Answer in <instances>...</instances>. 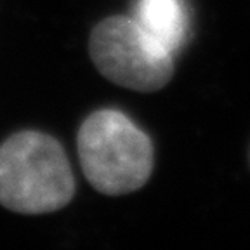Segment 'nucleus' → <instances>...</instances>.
<instances>
[{
    "instance_id": "nucleus-1",
    "label": "nucleus",
    "mask_w": 250,
    "mask_h": 250,
    "mask_svg": "<svg viewBox=\"0 0 250 250\" xmlns=\"http://www.w3.org/2000/svg\"><path fill=\"white\" fill-rule=\"evenodd\" d=\"M75 179L61 143L40 130H20L0 145V205L16 214L66 207Z\"/></svg>"
},
{
    "instance_id": "nucleus-2",
    "label": "nucleus",
    "mask_w": 250,
    "mask_h": 250,
    "mask_svg": "<svg viewBox=\"0 0 250 250\" xmlns=\"http://www.w3.org/2000/svg\"><path fill=\"white\" fill-rule=\"evenodd\" d=\"M77 149L87 181L103 195L137 191L153 172L149 137L117 109L89 115L78 130Z\"/></svg>"
},
{
    "instance_id": "nucleus-3",
    "label": "nucleus",
    "mask_w": 250,
    "mask_h": 250,
    "mask_svg": "<svg viewBox=\"0 0 250 250\" xmlns=\"http://www.w3.org/2000/svg\"><path fill=\"white\" fill-rule=\"evenodd\" d=\"M89 54L103 77L136 92H156L174 75L172 54L134 18L111 16L96 24Z\"/></svg>"
},
{
    "instance_id": "nucleus-4",
    "label": "nucleus",
    "mask_w": 250,
    "mask_h": 250,
    "mask_svg": "<svg viewBox=\"0 0 250 250\" xmlns=\"http://www.w3.org/2000/svg\"><path fill=\"white\" fill-rule=\"evenodd\" d=\"M134 20L170 54L186 39L188 18L181 0H137Z\"/></svg>"
}]
</instances>
